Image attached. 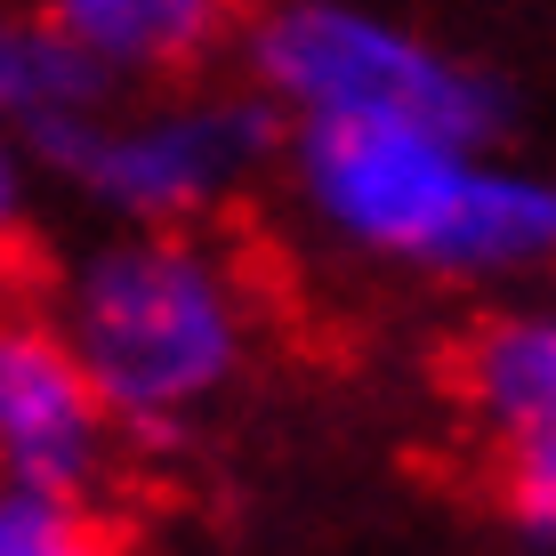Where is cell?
<instances>
[{
	"instance_id": "6da1fadb",
	"label": "cell",
	"mask_w": 556,
	"mask_h": 556,
	"mask_svg": "<svg viewBox=\"0 0 556 556\" xmlns=\"http://www.w3.org/2000/svg\"><path fill=\"white\" fill-rule=\"evenodd\" d=\"M306 186L371 251L435 266L556 258V186L476 169L468 146L412 122H306Z\"/></svg>"
},
{
	"instance_id": "7a4b0ae2",
	"label": "cell",
	"mask_w": 556,
	"mask_h": 556,
	"mask_svg": "<svg viewBox=\"0 0 556 556\" xmlns=\"http://www.w3.org/2000/svg\"><path fill=\"white\" fill-rule=\"evenodd\" d=\"M73 363L89 371L98 404L129 419H162L210 395L235 371L242 315L226 275L186 242H122L73 291Z\"/></svg>"
},
{
	"instance_id": "3957f363",
	"label": "cell",
	"mask_w": 556,
	"mask_h": 556,
	"mask_svg": "<svg viewBox=\"0 0 556 556\" xmlns=\"http://www.w3.org/2000/svg\"><path fill=\"white\" fill-rule=\"evenodd\" d=\"M258 65L315 122H412L468 146L501 113L476 73L444 65L435 49H419L395 25H371L355 9H282L258 41Z\"/></svg>"
},
{
	"instance_id": "277c9868",
	"label": "cell",
	"mask_w": 556,
	"mask_h": 556,
	"mask_svg": "<svg viewBox=\"0 0 556 556\" xmlns=\"http://www.w3.org/2000/svg\"><path fill=\"white\" fill-rule=\"evenodd\" d=\"M41 146L138 210H186L210 186L235 178L242 153H258V113H162V122H138V129L56 122L41 129Z\"/></svg>"
},
{
	"instance_id": "5b68a950",
	"label": "cell",
	"mask_w": 556,
	"mask_h": 556,
	"mask_svg": "<svg viewBox=\"0 0 556 556\" xmlns=\"http://www.w3.org/2000/svg\"><path fill=\"white\" fill-rule=\"evenodd\" d=\"M105 404L65 339L49 331H0V459L33 492H73L98 468Z\"/></svg>"
},
{
	"instance_id": "8992f818",
	"label": "cell",
	"mask_w": 556,
	"mask_h": 556,
	"mask_svg": "<svg viewBox=\"0 0 556 556\" xmlns=\"http://www.w3.org/2000/svg\"><path fill=\"white\" fill-rule=\"evenodd\" d=\"M468 388L484 419L508 435L516 508L556 525V323H501L476 339Z\"/></svg>"
},
{
	"instance_id": "52a82bcc",
	"label": "cell",
	"mask_w": 556,
	"mask_h": 556,
	"mask_svg": "<svg viewBox=\"0 0 556 556\" xmlns=\"http://www.w3.org/2000/svg\"><path fill=\"white\" fill-rule=\"evenodd\" d=\"M226 25V0H56V33L98 65H186Z\"/></svg>"
},
{
	"instance_id": "ba28073f",
	"label": "cell",
	"mask_w": 556,
	"mask_h": 556,
	"mask_svg": "<svg viewBox=\"0 0 556 556\" xmlns=\"http://www.w3.org/2000/svg\"><path fill=\"white\" fill-rule=\"evenodd\" d=\"M98 56H81L56 25H9L0 16V113L33 122V138L56 122H81L98 98Z\"/></svg>"
},
{
	"instance_id": "9c48e42d",
	"label": "cell",
	"mask_w": 556,
	"mask_h": 556,
	"mask_svg": "<svg viewBox=\"0 0 556 556\" xmlns=\"http://www.w3.org/2000/svg\"><path fill=\"white\" fill-rule=\"evenodd\" d=\"M0 556H98V532L73 516L65 492H0Z\"/></svg>"
},
{
	"instance_id": "30bf717a",
	"label": "cell",
	"mask_w": 556,
	"mask_h": 556,
	"mask_svg": "<svg viewBox=\"0 0 556 556\" xmlns=\"http://www.w3.org/2000/svg\"><path fill=\"white\" fill-rule=\"evenodd\" d=\"M9 218H16V169H9V153H0V235H9Z\"/></svg>"
}]
</instances>
